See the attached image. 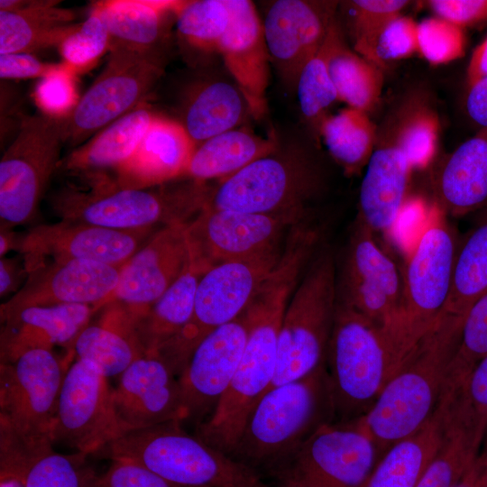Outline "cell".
Segmentation results:
<instances>
[{"instance_id": "cell-13", "label": "cell", "mask_w": 487, "mask_h": 487, "mask_svg": "<svg viewBox=\"0 0 487 487\" xmlns=\"http://www.w3.org/2000/svg\"><path fill=\"white\" fill-rule=\"evenodd\" d=\"M162 75L161 59L112 51L71 113L60 119L64 142L79 144L146 103Z\"/></svg>"}, {"instance_id": "cell-4", "label": "cell", "mask_w": 487, "mask_h": 487, "mask_svg": "<svg viewBox=\"0 0 487 487\" xmlns=\"http://www.w3.org/2000/svg\"><path fill=\"white\" fill-rule=\"evenodd\" d=\"M403 361L384 328L337 299L326 359L334 423L366 414Z\"/></svg>"}, {"instance_id": "cell-33", "label": "cell", "mask_w": 487, "mask_h": 487, "mask_svg": "<svg viewBox=\"0 0 487 487\" xmlns=\"http://www.w3.org/2000/svg\"><path fill=\"white\" fill-rule=\"evenodd\" d=\"M322 51L339 101L370 114L382 93V69L347 45L336 19L328 30Z\"/></svg>"}, {"instance_id": "cell-44", "label": "cell", "mask_w": 487, "mask_h": 487, "mask_svg": "<svg viewBox=\"0 0 487 487\" xmlns=\"http://www.w3.org/2000/svg\"><path fill=\"white\" fill-rule=\"evenodd\" d=\"M447 427L487 434V355L472 370L467 380L447 402L439 405Z\"/></svg>"}, {"instance_id": "cell-55", "label": "cell", "mask_w": 487, "mask_h": 487, "mask_svg": "<svg viewBox=\"0 0 487 487\" xmlns=\"http://www.w3.org/2000/svg\"><path fill=\"white\" fill-rule=\"evenodd\" d=\"M28 277L23 256L0 259V296L15 294Z\"/></svg>"}, {"instance_id": "cell-45", "label": "cell", "mask_w": 487, "mask_h": 487, "mask_svg": "<svg viewBox=\"0 0 487 487\" xmlns=\"http://www.w3.org/2000/svg\"><path fill=\"white\" fill-rule=\"evenodd\" d=\"M58 49L61 62L77 75L92 68L109 51V32L98 3Z\"/></svg>"}, {"instance_id": "cell-53", "label": "cell", "mask_w": 487, "mask_h": 487, "mask_svg": "<svg viewBox=\"0 0 487 487\" xmlns=\"http://www.w3.org/2000/svg\"><path fill=\"white\" fill-rule=\"evenodd\" d=\"M427 5L435 15L464 29L487 21V0H430Z\"/></svg>"}, {"instance_id": "cell-23", "label": "cell", "mask_w": 487, "mask_h": 487, "mask_svg": "<svg viewBox=\"0 0 487 487\" xmlns=\"http://www.w3.org/2000/svg\"><path fill=\"white\" fill-rule=\"evenodd\" d=\"M113 399L124 432L184 419L179 379L159 355L130 364L113 389Z\"/></svg>"}, {"instance_id": "cell-30", "label": "cell", "mask_w": 487, "mask_h": 487, "mask_svg": "<svg viewBox=\"0 0 487 487\" xmlns=\"http://www.w3.org/2000/svg\"><path fill=\"white\" fill-rule=\"evenodd\" d=\"M104 308L100 317L78 335L72 351L77 359L93 363L108 378L121 375L146 354L138 338L135 315L115 301Z\"/></svg>"}, {"instance_id": "cell-2", "label": "cell", "mask_w": 487, "mask_h": 487, "mask_svg": "<svg viewBox=\"0 0 487 487\" xmlns=\"http://www.w3.org/2000/svg\"><path fill=\"white\" fill-rule=\"evenodd\" d=\"M463 322V318L440 314L385 384L371 409L345 423L372 440L379 459L394 444L420 430L436 411L449 365L460 344Z\"/></svg>"}, {"instance_id": "cell-16", "label": "cell", "mask_w": 487, "mask_h": 487, "mask_svg": "<svg viewBox=\"0 0 487 487\" xmlns=\"http://www.w3.org/2000/svg\"><path fill=\"white\" fill-rule=\"evenodd\" d=\"M124 432L107 377L93 363L77 359L61 384L51 428L53 444L95 455Z\"/></svg>"}, {"instance_id": "cell-8", "label": "cell", "mask_w": 487, "mask_h": 487, "mask_svg": "<svg viewBox=\"0 0 487 487\" xmlns=\"http://www.w3.org/2000/svg\"><path fill=\"white\" fill-rule=\"evenodd\" d=\"M316 163L299 149L260 158L234 174L207 187L203 208L251 214H302L319 191ZM202 208V209H203Z\"/></svg>"}, {"instance_id": "cell-46", "label": "cell", "mask_w": 487, "mask_h": 487, "mask_svg": "<svg viewBox=\"0 0 487 487\" xmlns=\"http://www.w3.org/2000/svg\"><path fill=\"white\" fill-rule=\"evenodd\" d=\"M296 89L302 115L318 129L322 120L329 115V108L339 101L322 47L302 69Z\"/></svg>"}, {"instance_id": "cell-3", "label": "cell", "mask_w": 487, "mask_h": 487, "mask_svg": "<svg viewBox=\"0 0 487 487\" xmlns=\"http://www.w3.org/2000/svg\"><path fill=\"white\" fill-rule=\"evenodd\" d=\"M326 363L269 390L249 414L230 457L252 469L271 471L319 427L334 423Z\"/></svg>"}, {"instance_id": "cell-10", "label": "cell", "mask_w": 487, "mask_h": 487, "mask_svg": "<svg viewBox=\"0 0 487 487\" xmlns=\"http://www.w3.org/2000/svg\"><path fill=\"white\" fill-rule=\"evenodd\" d=\"M281 251L218 264L200 277L190 320L158 353L177 377L207 335L245 311L277 264Z\"/></svg>"}, {"instance_id": "cell-5", "label": "cell", "mask_w": 487, "mask_h": 487, "mask_svg": "<svg viewBox=\"0 0 487 487\" xmlns=\"http://www.w3.org/2000/svg\"><path fill=\"white\" fill-rule=\"evenodd\" d=\"M181 424L127 430L95 455L142 466L185 487H266L255 470L188 434Z\"/></svg>"}, {"instance_id": "cell-31", "label": "cell", "mask_w": 487, "mask_h": 487, "mask_svg": "<svg viewBox=\"0 0 487 487\" xmlns=\"http://www.w3.org/2000/svg\"><path fill=\"white\" fill-rule=\"evenodd\" d=\"M154 116L146 103L141 105L75 148L59 167L88 181L115 172L135 152Z\"/></svg>"}, {"instance_id": "cell-39", "label": "cell", "mask_w": 487, "mask_h": 487, "mask_svg": "<svg viewBox=\"0 0 487 487\" xmlns=\"http://www.w3.org/2000/svg\"><path fill=\"white\" fill-rule=\"evenodd\" d=\"M487 292V221L459 244L449 295L441 314L464 319L472 306Z\"/></svg>"}, {"instance_id": "cell-21", "label": "cell", "mask_w": 487, "mask_h": 487, "mask_svg": "<svg viewBox=\"0 0 487 487\" xmlns=\"http://www.w3.org/2000/svg\"><path fill=\"white\" fill-rule=\"evenodd\" d=\"M335 6L326 1L277 0L268 7L265 41L271 62L288 87L296 88L302 69L322 47Z\"/></svg>"}, {"instance_id": "cell-35", "label": "cell", "mask_w": 487, "mask_h": 487, "mask_svg": "<svg viewBox=\"0 0 487 487\" xmlns=\"http://www.w3.org/2000/svg\"><path fill=\"white\" fill-rule=\"evenodd\" d=\"M445 435L443 416L437 409L420 430L394 444L381 456L362 487H416Z\"/></svg>"}, {"instance_id": "cell-41", "label": "cell", "mask_w": 487, "mask_h": 487, "mask_svg": "<svg viewBox=\"0 0 487 487\" xmlns=\"http://www.w3.org/2000/svg\"><path fill=\"white\" fill-rule=\"evenodd\" d=\"M174 16L179 36L192 48L216 51L230 23L226 0L180 1Z\"/></svg>"}, {"instance_id": "cell-7", "label": "cell", "mask_w": 487, "mask_h": 487, "mask_svg": "<svg viewBox=\"0 0 487 487\" xmlns=\"http://www.w3.org/2000/svg\"><path fill=\"white\" fill-rule=\"evenodd\" d=\"M336 304L335 262L332 252L323 249L310 262L288 303L269 390L300 379L326 363Z\"/></svg>"}, {"instance_id": "cell-59", "label": "cell", "mask_w": 487, "mask_h": 487, "mask_svg": "<svg viewBox=\"0 0 487 487\" xmlns=\"http://www.w3.org/2000/svg\"><path fill=\"white\" fill-rule=\"evenodd\" d=\"M21 234L14 233L12 229H4L0 233V256L4 257L10 251L19 250Z\"/></svg>"}, {"instance_id": "cell-11", "label": "cell", "mask_w": 487, "mask_h": 487, "mask_svg": "<svg viewBox=\"0 0 487 487\" xmlns=\"http://www.w3.org/2000/svg\"><path fill=\"white\" fill-rule=\"evenodd\" d=\"M60 119L24 117L0 161V230L32 222L60 160Z\"/></svg>"}, {"instance_id": "cell-15", "label": "cell", "mask_w": 487, "mask_h": 487, "mask_svg": "<svg viewBox=\"0 0 487 487\" xmlns=\"http://www.w3.org/2000/svg\"><path fill=\"white\" fill-rule=\"evenodd\" d=\"M304 216L203 208L187 225L191 262L205 273L218 264L279 252L285 231Z\"/></svg>"}, {"instance_id": "cell-14", "label": "cell", "mask_w": 487, "mask_h": 487, "mask_svg": "<svg viewBox=\"0 0 487 487\" xmlns=\"http://www.w3.org/2000/svg\"><path fill=\"white\" fill-rule=\"evenodd\" d=\"M66 371L52 351L45 349L1 363L0 422L31 445L52 449L51 428Z\"/></svg>"}, {"instance_id": "cell-57", "label": "cell", "mask_w": 487, "mask_h": 487, "mask_svg": "<svg viewBox=\"0 0 487 487\" xmlns=\"http://www.w3.org/2000/svg\"><path fill=\"white\" fill-rule=\"evenodd\" d=\"M487 78V36L473 51L466 70V87Z\"/></svg>"}, {"instance_id": "cell-36", "label": "cell", "mask_w": 487, "mask_h": 487, "mask_svg": "<svg viewBox=\"0 0 487 487\" xmlns=\"http://www.w3.org/2000/svg\"><path fill=\"white\" fill-rule=\"evenodd\" d=\"M203 274L190 260L185 271L160 299L143 312L134 314L138 338L146 355H158L190 320Z\"/></svg>"}, {"instance_id": "cell-17", "label": "cell", "mask_w": 487, "mask_h": 487, "mask_svg": "<svg viewBox=\"0 0 487 487\" xmlns=\"http://www.w3.org/2000/svg\"><path fill=\"white\" fill-rule=\"evenodd\" d=\"M402 294V275L356 218L337 281V299L384 328L393 339Z\"/></svg>"}, {"instance_id": "cell-42", "label": "cell", "mask_w": 487, "mask_h": 487, "mask_svg": "<svg viewBox=\"0 0 487 487\" xmlns=\"http://www.w3.org/2000/svg\"><path fill=\"white\" fill-rule=\"evenodd\" d=\"M445 429L444 442L416 487H455L480 454L482 436L462 428Z\"/></svg>"}, {"instance_id": "cell-25", "label": "cell", "mask_w": 487, "mask_h": 487, "mask_svg": "<svg viewBox=\"0 0 487 487\" xmlns=\"http://www.w3.org/2000/svg\"><path fill=\"white\" fill-rule=\"evenodd\" d=\"M197 144L180 122L155 115L133 155L117 170L120 188H149L185 178Z\"/></svg>"}, {"instance_id": "cell-24", "label": "cell", "mask_w": 487, "mask_h": 487, "mask_svg": "<svg viewBox=\"0 0 487 487\" xmlns=\"http://www.w3.org/2000/svg\"><path fill=\"white\" fill-rule=\"evenodd\" d=\"M226 2L230 23L217 52L243 94L250 115L260 120L268 110L266 91L271 62L262 23L252 1Z\"/></svg>"}, {"instance_id": "cell-37", "label": "cell", "mask_w": 487, "mask_h": 487, "mask_svg": "<svg viewBox=\"0 0 487 487\" xmlns=\"http://www.w3.org/2000/svg\"><path fill=\"white\" fill-rule=\"evenodd\" d=\"M250 115L247 103L234 84L214 80L203 84L189 97L180 122L198 145L237 128Z\"/></svg>"}, {"instance_id": "cell-29", "label": "cell", "mask_w": 487, "mask_h": 487, "mask_svg": "<svg viewBox=\"0 0 487 487\" xmlns=\"http://www.w3.org/2000/svg\"><path fill=\"white\" fill-rule=\"evenodd\" d=\"M53 0L0 1V54L58 47L78 23Z\"/></svg>"}, {"instance_id": "cell-12", "label": "cell", "mask_w": 487, "mask_h": 487, "mask_svg": "<svg viewBox=\"0 0 487 487\" xmlns=\"http://www.w3.org/2000/svg\"><path fill=\"white\" fill-rule=\"evenodd\" d=\"M378 459L366 434L349 425L326 423L271 472L280 487H362Z\"/></svg>"}, {"instance_id": "cell-58", "label": "cell", "mask_w": 487, "mask_h": 487, "mask_svg": "<svg viewBox=\"0 0 487 487\" xmlns=\"http://www.w3.org/2000/svg\"><path fill=\"white\" fill-rule=\"evenodd\" d=\"M455 487H487V451H482Z\"/></svg>"}, {"instance_id": "cell-60", "label": "cell", "mask_w": 487, "mask_h": 487, "mask_svg": "<svg viewBox=\"0 0 487 487\" xmlns=\"http://www.w3.org/2000/svg\"><path fill=\"white\" fill-rule=\"evenodd\" d=\"M80 487H107L103 476L90 467L83 466L81 471V486Z\"/></svg>"}, {"instance_id": "cell-52", "label": "cell", "mask_w": 487, "mask_h": 487, "mask_svg": "<svg viewBox=\"0 0 487 487\" xmlns=\"http://www.w3.org/2000/svg\"><path fill=\"white\" fill-rule=\"evenodd\" d=\"M103 476L107 487H185L171 482L152 471L124 461H112Z\"/></svg>"}, {"instance_id": "cell-49", "label": "cell", "mask_w": 487, "mask_h": 487, "mask_svg": "<svg viewBox=\"0 0 487 487\" xmlns=\"http://www.w3.org/2000/svg\"><path fill=\"white\" fill-rule=\"evenodd\" d=\"M405 0H354L347 3L353 49L361 53L380 30L401 14Z\"/></svg>"}, {"instance_id": "cell-27", "label": "cell", "mask_w": 487, "mask_h": 487, "mask_svg": "<svg viewBox=\"0 0 487 487\" xmlns=\"http://www.w3.org/2000/svg\"><path fill=\"white\" fill-rule=\"evenodd\" d=\"M96 308L83 304H60L23 308L4 322L0 335L1 363H13L36 349L52 351L60 345L72 350L80 332Z\"/></svg>"}, {"instance_id": "cell-61", "label": "cell", "mask_w": 487, "mask_h": 487, "mask_svg": "<svg viewBox=\"0 0 487 487\" xmlns=\"http://www.w3.org/2000/svg\"><path fill=\"white\" fill-rule=\"evenodd\" d=\"M0 487H25L23 482L14 476H0Z\"/></svg>"}, {"instance_id": "cell-19", "label": "cell", "mask_w": 487, "mask_h": 487, "mask_svg": "<svg viewBox=\"0 0 487 487\" xmlns=\"http://www.w3.org/2000/svg\"><path fill=\"white\" fill-rule=\"evenodd\" d=\"M248 334L245 311L207 335L178 377L183 417L197 426L215 410L241 360Z\"/></svg>"}, {"instance_id": "cell-18", "label": "cell", "mask_w": 487, "mask_h": 487, "mask_svg": "<svg viewBox=\"0 0 487 487\" xmlns=\"http://www.w3.org/2000/svg\"><path fill=\"white\" fill-rule=\"evenodd\" d=\"M157 230H115L60 220L22 234L18 253L27 271L51 261H89L121 268Z\"/></svg>"}, {"instance_id": "cell-43", "label": "cell", "mask_w": 487, "mask_h": 487, "mask_svg": "<svg viewBox=\"0 0 487 487\" xmlns=\"http://www.w3.org/2000/svg\"><path fill=\"white\" fill-rule=\"evenodd\" d=\"M487 355V292L467 312L461 340L446 377L440 403L451 400L473 367Z\"/></svg>"}, {"instance_id": "cell-22", "label": "cell", "mask_w": 487, "mask_h": 487, "mask_svg": "<svg viewBox=\"0 0 487 487\" xmlns=\"http://www.w3.org/2000/svg\"><path fill=\"white\" fill-rule=\"evenodd\" d=\"M187 225L178 223L157 230L120 268L110 301L137 315L160 299L189 264Z\"/></svg>"}, {"instance_id": "cell-48", "label": "cell", "mask_w": 487, "mask_h": 487, "mask_svg": "<svg viewBox=\"0 0 487 487\" xmlns=\"http://www.w3.org/2000/svg\"><path fill=\"white\" fill-rule=\"evenodd\" d=\"M418 54L431 65H444L465 53L464 29L437 15L418 23Z\"/></svg>"}, {"instance_id": "cell-50", "label": "cell", "mask_w": 487, "mask_h": 487, "mask_svg": "<svg viewBox=\"0 0 487 487\" xmlns=\"http://www.w3.org/2000/svg\"><path fill=\"white\" fill-rule=\"evenodd\" d=\"M77 74L62 62L37 83L33 98L42 115L64 119L79 100L76 82Z\"/></svg>"}, {"instance_id": "cell-47", "label": "cell", "mask_w": 487, "mask_h": 487, "mask_svg": "<svg viewBox=\"0 0 487 487\" xmlns=\"http://www.w3.org/2000/svg\"><path fill=\"white\" fill-rule=\"evenodd\" d=\"M359 54L381 69L389 62L418 54V23L407 15L396 16L380 30Z\"/></svg>"}, {"instance_id": "cell-62", "label": "cell", "mask_w": 487, "mask_h": 487, "mask_svg": "<svg viewBox=\"0 0 487 487\" xmlns=\"http://www.w3.org/2000/svg\"><path fill=\"white\" fill-rule=\"evenodd\" d=\"M483 451H487V436L485 437V442L483 444Z\"/></svg>"}, {"instance_id": "cell-51", "label": "cell", "mask_w": 487, "mask_h": 487, "mask_svg": "<svg viewBox=\"0 0 487 487\" xmlns=\"http://www.w3.org/2000/svg\"><path fill=\"white\" fill-rule=\"evenodd\" d=\"M85 455H63L54 451L39 458L23 477L25 487H80Z\"/></svg>"}, {"instance_id": "cell-32", "label": "cell", "mask_w": 487, "mask_h": 487, "mask_svg": "<svg viewBox=\"0 0 487 487\" xmlns=\"http://www.w3.org/2000/svg\"><path fill=\"white\" fill-rule=\"evenodd\" d=\"M180 1L110 0L97 2L109 32V51L160 58L166 20Z\"/></svg>"}, {"instance_id": "cell-28", "label": "cell", "mask_w": 487, "mask_h": 487, "mask_svg": "<svg viewBox=\"0 0 487 487\" xmlns=\"http://www.w3.org/2000/svg\"><path fill=\"white\" fill-rule=\"evenodd\" d=\"M436 207L463 216L487 205V128L448 154L433 180Z\"/></svg>"}, {"instance_id": "cell-9", "label": "cell", "mask_w": 487, "mask_h": 487, "mask_svg": "<svg viewBox=\"0 0 487 487\" xmlns=\"http://www.w3.org/2000/svg\"><path fill=\"white\" fill-rule=\"evenodd\" d=\"M445 216L438 210L423 231L402 275L393 340L403 359L436 323L449 295L460 242Z\"/></svg>"}, {"instance_id": "cell-34", "label": "cell", "mask_w": 487, "mask_h": 487, "mask_svg": "<svg viewBox=\"0 0 487 487\" xmlns=\"http://www.w3.org/2000/svg\"><path fill=\"white\" fill-rule=\"evenodd\" d=\"M278 148L273 135L262 137L247 128H235L198 144L185 178L203 183L222 180Z\"/></svg>"}, {"instance_id": "cell-38", "label": "cell", "mask_w": 487, "mask_h": 487, "mask_svg": "<svg viewBox=\"0 0 487 487\" xmlns=\"http://www.w3.org/2000/svg\"><path fill=\"white\" fill-rule=\"evenodd\" d=\"M317 131L331 157L348 175L366 167L379 136L370 114L350 106L326 115Z\"/></svg>"}, {"instance_id": "cell-20", "label": "cell", "mask_w": 487, "mask_h": 487, "mask_svg": "<svg viewBox=\"0 0 487 487\" xmlns=\"http://www.w3.org/2000/svg\"><path fill=\"white\" fill-rule=\"evenodd\" d=\"M119 271L120 268L89 261L44 262L31 270L22 288L1 304V322L31 307L83 304L103 308L117 287Z\"/></svg>"}, {"instance_id": "cell-40", "label": "cell", "mask_w": 487, "mask_h": 487, "mask_svg": "<svg viewBox=\"0 0 487 487\" xmlns=\"http://www.w3.org/2000/svg\"><path fill=\"white\" fill-rule=\"evenodd\" d=\"M397 111L389 133H382L403 152L413 169H424L435 156L440 132L436 109L418 95L410 96Z\"/></svg>"}, {"instance_id": "cell-6", "label": "cell", "mask_w": 487, "mask_h": 487, "mask_svg": "<svg viewBox=\"0 0 487 487\" xmlns=\"http://www.w3.org/2000/svg\"><path fill=\"white\" fill-rule=\"evenodd\" d=\"M88 190L67 187L51 198L60 220L115 230H159L188 223L203 208L207 187L191 180L178 186L120 188L106 178L89 182Z\"/></svg>"}, {"instance_id": "cell-54", "label": "cell", "mask_w": 487, "mask_h": 487, "mask_svg": "<svg viewBox=\"0 0 487 487\" xmlns=\"http://www.w3.org/2000/svg\"><path fill=\"white\" fill-rule=\"evenodd\" d=\"M59 65L44 62L28 52L0 54V77L4 79L41 78Z\"/></svg>"}, {"instance_id": "cell-1", "label": "cell", "mask_w": 487, "mask_h": 487, "mask_svg": "<svg viewBox=\"0 0 487 487\" xmlns=\"http://www.w3.org/2000/svg\"><path fill=\"white\" fill-rule=\"evenodd\" d=\"M316 246V239L307 233L289 234L277 264L245 309L248 334L236 372L213 413L197 426L195 435L227 455L249 414L272 382L282 318Z\"/></svg>"}, {"instance_id": "cell-26", "label": "cell", "mask_w": 487, "mask_h": 487, "mask_svg": "<svg viewBox=\"0 0 487 487\" xmlns=\"http://www.w3.org/2000/svg\"><path fill=\"white\" fill-rule=\"evenodd\" d=\"M359 192L357 219L374 234L389 232L408 202L413 167L391 140L379 133Z\"/></svg>"}, {"instance_id": "cell-56", "label": "cell", "mask_w": 487, "mask_h": 487, "mask_svg": "<svg viewBox=\"0 0 487 487\" xmlns=\"http://www.w3.org/2000/svg\"><path fill=\"white\" fill-rule=\"evenodd\" d=\"M466 111L481 128H487V78L467 88Z\"/></svg>"}]
</instances>
